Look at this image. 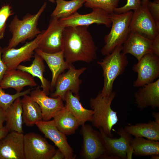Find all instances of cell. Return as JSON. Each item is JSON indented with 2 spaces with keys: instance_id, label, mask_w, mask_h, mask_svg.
I'll list each match as a JSON object with an SVG mask.
<instances>
[{
  "instance_id": "cell-37",
  "label": "cell",
  "mask_w": 159,
  "mask_h": 159,
  "mask_svg": "<svg viewBox=\"0 0 159 159\" xmlns=\"http://www.w3.org/2000/svg\"><path fill=\"white\" fill-rule=\"evenodd\" d=\"M6 111L0 107V129L2 128L3 123L6 120Z\"/></svg>"
},
{
  "instance_id": "cell-19",
  "label": "cell",
  "mask_w": 159,
  "mask_h": 159,
  "mask_svg": "<svg viewBox=\"0 0 159 159\" xmlns=\"http://www.w3.org/2000/svg\"><path fill=\"white\" fill-rule=\"evenodd\" d=\"M135 93V103L140 110L150 107L153 109L159 108V79L145 85Z\"/></svg>"
},
{
  "instance_id": "cell-23",
  "label": "cell",
  "mask_w": 159,
  "mask_h": 159,
  "mask_svg": "<svg viewBox=\"0 0 159 159\" xmlns=\"http://www.w3.org/2000/svg\"><path fill=\"white\" fill-rule=\"evenodd\" d=\"M21 99L23 123L27 126L32 127L43 120L41 109L38 104L26 94Z\"/></svg>"
},
{
  "instance_id": "cell-29",
  "label": "cell",
  "mask_w": 159,
  "mask_h": 159,
  "mask_svg": "<svg viewBox=\"0 0 159 159\" xmlns=\"http://www.w3.org/2000/svg\"><path fill=\"white\" fill-rule=\"evenodd\" d=\"M56 7L51 15V17L59 19L68 17L81 8L84 4V0H56Z\"/></svg>"
},
{
  "instance_id": "cell-1",
  "label": "cell",
  "mask_w": 159,
  "mask_h": 159,
  "mask_svg": "<svg viewBox=\"0 0 159 159\" xmlns=\"http://www.w3.org/2000/svg\"><path fill=\"white\" fill-rule=\"evenodd\" d=\"M88 26H67L62 35V51L69 64L82 61L90 63L97 57V48Z\"/></svg>"
},
{
  "instance_id": "cell-26",
  "label": "cell",
  "mask_w": 159,
  "mask_h": 159,
  "mask_svg": "<svg viewBox=\"0 0 159 159\" xmlns=\"http://www.w3.org/2000/svg\"><path fill=\"white\" fill-rule=\"evenodd\" d=\"M6 112V128L9 132L15 131L23 133V111L20 98L16 100Z\"/></svg>"
},
{
  "instance_id": "cell-7",
  "label": "cell",
  "mask_w": 159,
  "mask_h": 159,
  "mask_svg": "<svg viewBox=\"0 0 159 159\" xmlns=\"http://www.w3.org/2000/svg\"><path fill=\"white\" fill-rule=\"evenodd\" d=\"M25 159H51L56 150L39 134L31 132L24 135Z\"/></svg>"
},
{
  "instance_id": "cell-15",
  "label": "cell",
  "mask_w": 159,
  "mask_h": 159,
  "mask_svg": "<svg viewBox=\"0 0 159 159\" xmlns=\"http://www.w3.org/2000/svg\"><path fill=\"white\" fill-rule=\"evenodd\" d=\"M35 125L45 137L52 141L58 149L62 152L65 159L75 158L74 151L69 144L66 135L57 129L53 120L41 121Z\"/></svg>"
},
{
  "instance_id": "cell-6",
  "label": "cell",
  "mask_w": 159,
  "mask_h": 159,
  "mask_svg": "<svg viewBox=\"0 0 159 159\" xmlns=\"http://www.w3.org/2000/svg\"><path fill=\"white\" fill-rule=\"evenodd\" d=\"M81 133L83 142L80 154L85 159H110L101 134L88 124L82 125Z\"/></svg>"
},
{
  "instance_id": "cell-24",
  "label": "cell",
  "mask_w": 159,
  "mask_h": 159,
  "mask_svg": "<svg viewBox=\"0 0 159 159\" xmlns=\"http://www.w3.org/2000/svg\"><path fill=\"white\" fill-rule=\"evenodd\" d=\"M124 128L129 134L135 137L145 138L151 140L159 141V124L155 121L130 125L125 126Z\"/></svg>"
},
{
  "instance_id": "cell-17",
  "label": "cell",
  "mask_w": 159,
  "mask_h": 159,
  "mask_svg": "<svg viewBox=\"0 0 159 159\" xmlns=\"http://www.w3.org/2000/svg\"><path fill=\"white\" fill-rule=\"evenodd\" d=\"M30 94L31 97L39 106L43 121L50 120L57 112L64 106L61 98L49 97L39 87L32 90Z\"/></svg>"
},
{
  "instance_id": "cell-20",
  "label": "cell",
  "mask_w": 159,
  "mask_h": 159,
  "mask_svg": "<svg viewBox=\"0 0 159 159\" xmlns=\"http://www.w3.org/2000/svg\"><path fill=\"white\" fill-rule=\"evenodd\" d=\"M37 86L34 77L28 72L18 69L7 71L0 83V87L2 89L12 88L16 92H21L26 86L32 87Z\"/></svg>"
},
{
  "instance_id": "cell-27",
  "label": "cell",
  "mask_w": 159,
  "mask_h": 159,
  "mask_svg": "<svg viewBox=\"0 0 159 159\" xmlns=\"http://www.w3.org/2000/svg\"><path fill=\"white\" fill-rule=\"evenodd\" d=\"M34 57L32 63L30 66L19 64L17 69L26 72L34 77L38 78L40 81L42 90L48 95L50 91V84L43 75L45 72L44 60L40 56L35 53Z\"/></svg>"
},
{
  "instance_id": "cell-44",
  "label": "cell",
  "mask_w": 159,
  "mask_h": 159,
  "mask_svg": "<svg viewBox=\"0 0 159 159\" xmlns=\"http://www.w3.org/2000/svg\"><path fill=\"white\" fill-rule=\"evenodd\" d=\"M157 0V1H159V0Z\"/></svg>"
},
{
  "instance_id": "cell-36",
  "label": "cell",
  "mask_w": 159,
  "mask_h": 159,
  "mask_svg": "<svg viewBox=\"0 0 159 159\" xmlns=\"http://www.w3.org/2000/svg\"><path fill=\"white\" fill-rule=\"evenodd\" d=\"M152 49L153 53L159 57V34L153 39Z\"/></svg>"
},
{
  "instance_id": "cell-41",
  "label": "cell",
  "mask_w": 159,
  "mask_h": 159,
  "mask_svg": "<svg viewBox=\"0 0 159 159\" xmlns=\"http://www.w3.org/2000/svg\"><path fill=\"white\" fill-rule=\"evenodd\" d=\"M151 159H159V155H153L150 156Z\"/></svg>"
},
{
  "instance_id": "cell-34",
  "label": "cell",
  "mask_w": 159,
  "mask_h": 159,
  "mask_svg": "<svg viewBox=\"0 0 159 159\" xmlns=\"http://www.w3.org/2000/svg\"><path fill=\"white\" fill-rule=\"evenodd\" d=\"M146 5L151 16L156 21L159 22V1H149Z\"/></svg>"
},
{
  "instance_id": "cell-39",
  "label": "cell",
  "mask_w": 159,
  "mask_h": 159,
  "mask_svg": "<svg viewBox=\"0 0 159 159\" xmlns=\"http://www.w3.org/2000/svg\"><path fill=\"white\" fill-rule=\"evenodd\" d=\"M9 132V131L5 126L0 129V139L5 136Z\"/></svg>"
},
{
  "instance_id": "cell-14",
  "label": "cell",
  "mask_w": 159,
  "mask_h": 159,
  "mask_svg": "<svg viewBox=\"0 0 159 159\" xmlns=\"http://www.w3.org/2000/svg\"><path fill=\"white\" fill-rule=\"evenodd\" d=\"M88 14H81L76 12L70 16L59 19L61 24L65 27L67 26H87L93 24H102L107 27L111 26V14L99 8L92 9Z\"/></svg>"
},
{
  "instance_id": "cell-32",
  "label": "cell",
  "mask_w": 159,
  "mask_h": 159,
  "mask_svg": "<svg viewBox=\"0 0 159 159\" xmlns=\"http://www.w3.org/2000/svg\"><path fill=\"white\" fill-rule=\"evenodd\" d=\"M13 14L11 6L8 4L4 5L0 9V40L4 37L7 19Z\"/></svg>"
},
{
  "instance_id": "cell-10",
  "label": "cell",
  "mask_w": 159,
  "mask_h": 159,
  "mask_svg": "<svg viewBox=\"0 0 159 159\" xmlns=\"http://www.w3.org/2000/svg\"><path fill=\"white\" fill-rule=\"evenodd\" d=\"M41 33L19 48L5 47L3 48L2 59L7 67V71L16 69L22 62L30 61L31 58L34 57L35 50L37 48Z\"/></svg>"
},
{
  "instance_id": "cell-33",
  "label": "cell",
  "mask_w": 159,
  "mask_h": 159,
  "mask_svg": "<svg viewBox=\"0 0 159 159\" xmlns=\"http://www.w3.org/2000/svg\"><path fill=\"white\" fill-rule=\"evenodd\" d=\"M141 5V0H127V2L125 5L117 8L115 10L114 13L120 14L132 10L134 11L139 9Z\"/></svg>"
},
{
  "instance_id": "cell-4",
  "label": "cell",
  "mask_w": 159,
  "mask_h": 159,
  "mask_svg": "<svg viewBox=\"0 0 159 159\" xmlns=\"http://www.w3.org/2000/svg\"><path fill=\"white\" fill-rule=\"evenodd\" d=\"M122 45L116 47L111 53L105 55L97 63L102 67L104 77L103 88L100 91L104 97L109 96L112 91L113 84L116 78L124 72L128 61L122 52Z\"/></svg>"
},
{
  "instance_id": "cell-30",
  "label": "cell",
  "mask_w": 159,
  "mask_h": 159,
  "mask_svg": "<svg viewBox=\"0 0 159 159\" xmlns=\"http://www.w3.org/2000/svg\"><path fill=\"white\" fill-rule=\"evenodd\" d=\"M86 7L101 9L110 14L114 12L120 0H84Z\"/></svg>"
},
{
  "instance_id": "cell-8",
  "label": "cell",
  "mask_w": 159,
  "mask_h": 159,
  "mask_svg": "<svg viewBox=\"0 0 159 159\" xmlns=\"http://www.w3.org/2000/svg\"><path fill=\"white\" fill-rule=\"evenodd\" d=\"M132 69L138 74L133 83L134 87L152 83L159 76V57L152 53L147 54L134 64Z\"/></svg>"
},
{
  "instance_id": "cell-3",
  "label": "cell",
  "mask_w": 159,
  "mask_h": 159,
  "mask_svg": "<svg viewBox=\"0 0 159 159\" xmlns=\"http://www.w3.org/2000/svg\"><path fill=\"white\" fill-rule=\"evenodd\" d=\"M47 5L45 2L37 13L27 14L22 19H19L17 15L14 16L9 25L12 37L6 47L7 48H15L20 43L33 39L41 33L37 27L38 21Z\"/></svg>"
},
{
  "instance_id": "cell-2",
  "label": "cell",
  "mask_w": 159,
  "mask_h": 159,
  "mask_svg": "<svg viewBox=\"0 0 159 159\" xmlns=\"http://www.w3.org/2000/svg\"><path fill=\"white\" fill-rule=\"evenodd\" d=\"M116 95L115 91H112L109 96L105 97L101 95L100 92L90 101V106L94 111L90 122L94 127L111 138L113 137L112 128L118 120L117 112L111 107Z\"/></svg>"
},
{
  "instance_id": "cell-31",
  "label": "cell",
  "mask_w": 159,
  "mask_h": 159,
  "mask_svg": "<svg viewBox=\"0 0 159 159\" xmlns=\"http://www.w3.org/2000/svg\"><path fill=\"white\" fill-rule=\"evenodd\" d=\"M31 90V89H29L11 95L5 92L3 89L0 87V107L6 111L16 100L25 95L30 94Z\"/></svg>"
},
{
  "instance_id": "cell-38",
  "label": "cell",
  "mask_w": 159,
  "mask_h": 159,
  "mask_svg": "<svg viewBox=\"0 0 159 159\" xmlns=\"http://www.w3.org/2000/svg\"><path fill=\"white\" fill-rule=\"evenodd\" d=\"M65 159L64 155L60 150L58 149L54 153L51 159Z\"/></svg>"
},
{
  "instance_id": "cell-12",
  "label": "cell",
  "mask_w": 159,
  "mask_h": 159,
  "mask_svg": "<svg viewBox=\"0 0 159 159\" xmlns=\"http://www.w3.org/2000/svg\"><path fill=\"white\" fill-rule=\"evenodd\" d=\"M129 29L153 39L159 34V22L156 21L150 14L147 5H142L134 11Z\"/></svg>"
},
{
  "instance_id": "cell-9",
  "label": "cell",
  "mask_w": 159,
  "mask_h": 159,
  "mask_svg": "<svg viewBox=\"0 0 159 159\" xmlns=\"http://www.w3.org/2000/svg\"><path fill=\"white\" fill-rule=\"evenodd\" d=\"M108 155L115 159L132 158L133 149L131 145L132 138L124 128L121 127L117 131L120 136L119 138L109 137L100 130Z\"/></svg>"
},
{
  "instance_id": "cell-35",
  "label": "cell",
  "mask_w": 159,
  "mask_h": 159,
  "mask_svg": "<svg viewBox=\"0 0 159 159\" xmlns=\"http://www.w3.org/2000/svg\"><path fill=\"white\" fill-rule=\"evenodd\" d=\"M2 50L3 48L0 46V83L2 80L4 74L7 71V67L2 59Z\"/></svg>"
},
{
  "instance_id": "cell-40",
  "label": "cell",
  "mask_w": 159,
  "mask_h": 159,
  "mask_svg": "<svg viewBox=\"0 0 159 159\" xmlns=\"http://www.w3.org/2000/svg\"><path fill=\"white\" fill-rule=\"evenodd\" d=\"M151 116L155 119V121L159 124V112H153Z\"/></svg>"
},
{
  "instance_id": "cell-16",
  "label": "cell",
  "mask_w": 159,
  "mask_h": 159,
  "mask_svg": "<svg viewBox=\"0 0 159 159\" xmlns=\"http://www.w3.org/2000/svg\"><path fill=\"white\" fill-rule=\"evenodd\" d=\"M24 135L9 132L0 139V159H25Z\"/></svg>"
},
{
  "instance_id": "cell-22",
  "label": "cell",
  "mask_w": 159,
  "mask_h": 159,
  "mask_svg": "<svg viewBox=\"0 0 159 159\" xmlns=\"http://www.w3.org/2000/svg\"><path fill=\"white\" fill-rule=\"evenodd\" d=\"M64 101L66 102L65 107L76 118L80 125L90 121L94 111L83 107L78 95H74L71 91H68L64 95Z\"/></svg>"
},
{
  "instance_id": "cell-18",
  "label": "cell",
  "mask_w": 159,
  "mask_h": 159,
  "mask_svg": "<svg viewBox=\"0 0 159 159\" xmlns=\"http://www.w3.org/2000/svg\"><path fill=\"white\" fill-rule=\"evenodd\" d=\"M152 42L153 39L145 35L131 31L122 45V52L125 55L131 54L139 61L145 55L153 53Z\"/></svg>"
},
{
  "instance_id": "cell-5",
  "label": "cell",
  "mask_w": 159,
  "mask_h": 159,
  "mask_svg": "<svg viewBox=\"0 0 159 159\" xmlns=\"http://www.w3.org/2000/svg\"><path fill=\"white\" fill-rule=\"evenodd\" d=\"M133 13L131 11L120 14L114 12L110 14L111 27L109 33L104 37L105 44L101 50L102 55L111 53L125 42L130 32L129 25Z\"/></svg>"
},
{
  "instance_id": "cell-21",
  "label": "cell",
  "mask_w": 159,
  "mask_h": 159,
  "mask_svg": "<svg viewBox=\"0 0 159 159\" xmlns=\"http://www.w3.org/2000/svg\"><path fill=\"white\" fill-rule=\"evenodd\" d=\"M35 52L45 62L52 72V78L50 83V91H52L54 88L58 77L66 69H68L71 64L66 61L62 51L49 53L37 48Z\"/></svg>"
},
{
  "instance_id": "cell-11",
  "label": "cell",
  "mask_w": 159,
  "mask_h": 159,
  "mask_svg": "<svg viewBox=\"0 0 159 159\" xmlns=\"http://www.w3.org/2000/svg\"><path fill=\"white\" fill-rule=\"evenodd\" d=\"M64 28L59 19L51 17L47 29L41 32L37 48L49 53L62 51V35Z\"/></svg>"
},
{
  "instance_id": "cell-43",
  "label": "cell",
  "mask_w": 159,
  "mask_h": 159,
  "mask_svg": "<svg viewBox=\"0 0 159 159\" xmlns=\"http://www.w3.org/2000/svg\"><path fill=\"white\" fill-rule=\"evenodd\" d=\"M47 0L53 3H54L55 2V0Z\"/></svg>"
},
{
  "instance_id": "cell-42",
  "label": "cell",
  "mask_w": 159,
  "mask_h": 159,
  "mask_svg": "<svg viewBox=\"0 0 159 159\" xmlns=\"http://www.w3.org/2000/svg\"><path fill=\"white\" fill-rule=\"evenodd\" d=\"M149 1V0H142L141 1L142 5H146Z\"/></svg>"
},
{
  "instance_id": "cell-13",
  "label": "cell",
  "mask_w": 159,
  "mask_h": 159,
  "mask_svg": "<svg viewBox=\"0 0 159 159\" xmlns=\"http://www.w3.org/2000/svg\"><path fill=\"white\" fill-rule=\"evenodd\" d=\"M86 69L85 67L76 69L71 64L68 71L62 73L58 77L54 87L55 90L51 94V97H59L64 101V95L68 91L75 95H78L80 86L82 83L80 77Z\"/></svg>"
},
{
  "instance_id": "cell-25",
  "label": "cell",
  "mask_w": 159,
  "mask_h": 159,
  "mask_svg": "<svg viewBox=\"0 0 159 159\" xmlns=\"http://www.w3.org/2000/svg\"><path fill=\"white\" fill-rule=\"evenodd\" d=\"M53 118L57 129L66 135L74 134L80 125L76 118L65 106Z\"/></svg>"
},
{
  "instance_id": "cell-28",
  "label": "cell",
  "mask_w": 159,
  "mask_h": 159,
  "mask_svg": "<svg viewBox=\"0 0 159 159\" xmlns=\"http://www.w3.org/2000/svg\"><path fill=\"white\" fill-rule=\"evenodd\" d=\"M130 144L133 149V154L135 156L159 155V141L135 137L132 138Z\"/></svg>"
}]
</instances>
